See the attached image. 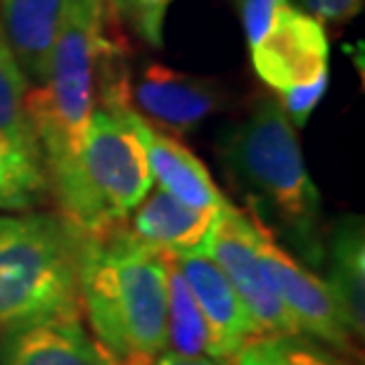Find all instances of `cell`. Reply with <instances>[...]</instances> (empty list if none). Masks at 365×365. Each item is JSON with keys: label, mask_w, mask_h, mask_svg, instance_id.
Here are the masks:
<instances>
[{"label": "cell", "mask_w": 365, "mask_h": 365, "mask_svg": "<svg viewBox=\"0 0 365 365\" xmlns=\"http://www.w3.org/2000/svg\"><path fill=\"white\" fill-rule=\"evenodd\" d=\"M169 254L130 230L81 232L78 302L114 365H152L166 349Z\"/></svg>", "instance_id": "1"}, {"label": "cell", "mask_w": 365, "mask_h": 365, "mask_svg": "<svg viewBox=\"0 0 365 365\" xmlns=\"http://www.w3.org/2000/svg\"><path fill=\"white\" fill-rule=\"evenodd\" d=\"M114 38L100 0H69L46 81L26 95L29 121L53 178L76 162L95 112L102 62L116 48Z\"/></svg>", "instance_id": "2"}, {"label": "cell", "mask_w": 365, "mask_h": 365, "mask_svg": "<svg viewBox=\"0 0 365 365\" xmlns=\"http://www.w3.org/2000/svg\"><path fill=\"white\" fill-rule=\"evenodd\" d=\"M53 185L64 221L83 235L114 228L133 214L155 180L128 105L95 109L76 162Z\"/></svg>", "instance_id": "3"}, {"label": "cell", "mask_w": 365, "mask_h": 365, "mask_svg": "<svg viewBox=\"0 0 365 365\" xmlns=\"http://www.w3.org/2000/svg\"><path fill=\"white\" fill-rule=\"evenodd\" d=\"M81 232L50 214L0 216V330L76 318Z\"/></svg>", "instance_id": "4"}, {"label": "cell", "mask_w": 365, "mask_h": 365, "mask_svg": "<svg viewBox=\"0 0 365 365\" xmlns=\"http://www.w3.org/2000/svg\"><path fill=\"white\" fill-rule=\"evenodd\" d=\"M221 155L230 176L311 247L320 218V192L280 102H257L250 116L225 133Z\"/></svg>", "instance_id": "5"}, {"label": "cell", "mask_w": 365, "mask_h": 365, "mask_svg": "<svg viewBox=\"0 0 365 365\" xmlns=\"http://www.w3.org/2000/svg\"><path fill=\"white\" fill-rule=\"evenodd\" d=\"M257 76L277 95L330 78L323 24L292 0H240Z\"/></svg>", "instance_id": "6"}, {"label": "cell", "mask_w": 365, "mask_h": 365, "mask_svg": "<svg viewBox=\"0 0 365 365\" xmlns=\"http://www.w3.org/2000/svg\"><path fill=\"white\" fill-rule=\"evenodd\" d=\"M264 223L228 204L218 211L204 254L228 277L259 334H302L268 282L259 257Z\"/></svg>", "instance_id": "7"}, {"label": "cell", "mask_w": 365, "mask_h": 365, "mask_svg": "<svg viewBox=\"0 0 365 365\" xmlns=\"http://www.w3.org/2000/svg\"><path fill=\"white\" fill-rule=\"evenodd\" d=\"M259 257L268 275V282L280 297L282 306L287 309L292 320L297 323L299 332L320 339L330 346L346 349L351 341L341 311L337 306L332 289L325 280L313 275L304 268L294 257H289L280 245L273 240V232L261 228L259 237Z\"/></svg>", "instance_id": "8"}, {"label": "cell", "mask_w": 365, "mask_h": 365, "mask_svg": "<svg viewBox=\"0 0 365 365\" xmlns=\"http://www.w3.org/2000/svg\"><path fill=\"white\" fill-rule=\"evenodd\" d=\"M207 318L218 361L235 359L247 341L261 337L223 271L207 254L173 257Z\"/></svg>", "instance_id": "9"}, {"label": "cell", "mask_w": 365, "mask_h": 365, "mask_svg": "<svg viewBox=\"0 0 365 365\" xmlns=\"http://www.w3.org/2000/svg\"><path fill=\"white\" fill-rule=\"evenodd\" d=\"M135 102L164 128L185 133L221 107L223 93L209 78L148 64L135 83Z\"/></svg>", "instance_id": "10"}, {"label": "cell", "mask_w": 365, "mask_h": 365, "mask_svg": "<svg viewBox=\"0 0 365 365\" xmlns=\"http://www.w3.org/2000/svg\"><path fill=\"white\" fill-rule=\"evenodd\" d=\"M0 365H114L78 318H48L5 330Z\"/></svg>", "instance_id": "11"}, {"label": "cell", "mask_w": 365, "mask_h": 365, "mask_svg": "<svg viewBox=\"0 0 365 365\" xmlns=\"http://www.w3.org/2000/svg\"><path fill=\"white\" fill-rule=\"evenodd\" d=\"M130 119H133V126L143 138L152 180L159 182V190L173 195L176 200L185 202L187 207L195 209L221 211L228 207L230 202L218 190L209 169L178 138L157 130L133 109H130Z\"/></svg>", "instance_id": "12"}, {"label": "cell", "mask_w": 365, "mask_h": 365, "mask_svg": "<svg viewBox=\"0 0 365 365\" xmlns=\"http://www.w3.org/2000/svg\"><path fill=\"white\" fill-rule=\"evenodd\" d=\"M218 211L195 209L164 190H155L133 209L130 232L171 257L204 254Z\"/></svg>", "instance_id": "13"}, {"label": "cell", "mask_w": 365, "mask_h": 365, "mask_svg": "<svg viewBox=\"0 0 365 365\" xmlns=\"http://www.w3.org/2000/svg\"><path fill=\"white\" fill-rule=\"evenodd\" d=\"M69 0H0L5 38L21 71L43 83Z\"/></svg>", "instance_id": "14"}, {"label": "cell", "mask_w": 365, "mask_h": 365, "mask_svg": "<svg viewBox=\"0 0 365 365\" xmlns=\"http://www.w3.org/2000/svg\"><path fill=\"white\" fill-rule=\"evenodd\" d=\"M344 325L351 337L365 330V242L361 218H344L334 228L330 245V280Z\"/></svg>", "instance_id": "15"}, {"label": "cell", "mask_w": 365, "mask_h": 365, "mask_svg": "<svg viewBox=\"0 0 365 365\" xmlns=\"http://www.w3.org/2000/svg\"><path fill=\"white\" fill-rule=\"evenodd\" d=\"M46 192L48 169L38 145L0 133V209H34Z\"/></svg>", "instance_id": "16"}, {"label": "cell", "mask_w": 365, "mask_h": 365, "mask_svg": "<svg viewBox=\"0 0 365 365\" xmlns=\"http://www.w3.org/2000/svg\"><path fill=\"white\" fill-rule=\"evenodd\" d=\"M166 275H169V287H166L169 289V306H166V346L169 351L190 356V359H197V356L216 359L207 318L171 254Z\"/></svg>", "instance_id": "17"}, {"label": "cell", "mask_w": 365, "mask_h": 365, "mask_svg": "<svg viewBox=\"0 0 365 365\" xmlns=\"http://www.w3.org/2000/svg\"><path fill=\"white\" fill-rule=\"evenodd\" d=\"M235 365H346L304 334H261L240 349Z\"/></svg>", "instance_id": "18"}, {"label": "cell", "mask_w": 365, "mask_h": 365, "mask_svg": "<svg viewBox=\"0 0 365 365\" xmlns=\"http://www.w3.org/2000/svg\"><path fill=\"white\" fill-rule=\"evenodd\" d=\"M26 74L21 71L10 43L0 34V133L38 145L26 114Z\"/></svg>", "instance_id": "19"}, {"label": "cell", "mask_w": 365, "mask_h": 365, "mask_svg": "<svg viewBox=\"0 0 365 365\" xmlns=\"http://www.w3.org/2000/svg\"><path fill=\"white\" fill-rule=\"evenodd\" d=\"M100 3L109 19L123 21L148 46H162L164 19L171 0H100Z\"/></svg>", "instance_id": "20"}, {"label": "cell", "mask_w": 365, "mask_h": 365, "mask_svg": "<svg viewBox=\"0 0 365 365\" xmlns=\"http://www.w3.org/2000/svg\"><path fill=\"white\" fill-rule=\"evenodd\" d=\"M327 83L330 78H323V81H316V83H309V86H302V88H294V91H287L280 95V107L284 109L287 119L292 121V126H299L302 128L309 116L313 114V109L318 107V102L323 100V95L327 91Z\"/></svg>", "instance_id": "21"}, {"label": "cell", "mask_w": 365, "mask_h": 365, "mask_svg": "<svg viewBox=\"0 0 365 365\" xmlns=\"http://www.w3.org/2000/svg\"><path fill=\"white\" fill-rule=\"evenodd\" d=\"M299 3H302V10L316 17L320 24L323 21H332V24L349 21L363 10V0H299Z\"/></svg>", "instance_id": "22"}, {"label": "cell", "mask_w": 365, "mask_h": 365, "mask_svg": "<svg viewBox=\"0 0 365 365\" xmlns=\"http://www.w3.org/2000/svg\"><path fill=\"white\" fill-rule=\"evenodd\" d=\"M152 365H228L225 361L218 359H207V356H197V359H190V356H178L171 351H162L157 356Z\"/></svg>", "instance_id": "23"}]
</instances>
